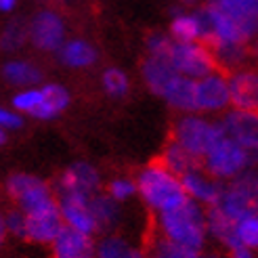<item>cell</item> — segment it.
<instances>
[{
  "mask_svg": "<svg viewBox=\"0 0 258 258\" xmlns=\"http://www.w3.org/2000/svg\"><path fill=\"white\" fill-rule=\"evenodd\" d=\"M137 189L145 204L158 212L172 210L189 200V193L185 191L180 176L166 168L158 158L139 172Z\"/></svg>",
  "mask_w": 258,
  "mask_h": 258,
  "instance_id": "cell-1",
  "label": "cell"
},
{
  "mask_svg": "<svg viewBox=\"0 0 258 258\" xmlns=\"http://www.w3.org/2000/svg\"><path fill=\"white\" fill-rule=\"evenodd\" d=\"M158 229L166 237L189 248L202 250L206 231H208V214L202 210L198 200L189 198L172 210H164L158 216Z\"/></svg>",
  "mask_w": 258,
  "mask_h": 258,
  "instance_id": "cell-2",
  "label": "cell"
},
{
  "mask_svg": "<svg viewBox=\"0 0 258 258\" xmlns=\"http://www.w3.org/2000/svg\"><path fill=\"white\" fill-rule=\"evenodd\" d=\"M231 221H243L246 216L258 214V170H246L223 187L221 198L214 204Z\"/></svg>",
  "mask_w": 258,
  "mask_h": 258,
  "instance_id": "cell-3",
  "label": "cell"
},
{
  "mask_svg": "<svg viewBox=\"0 0 258 258\" xmlns=\"http://www.w3.org/2000/svg\"><path fill=\"white\" fill-rule=\"evenodd\" d=\"M256 156L237 141L223 135L204 156V170L218 178H235L254 164Z\"/></svg>",
  "mask_w": 258,
  "mask_h": 258,
  "instance_id": "cell-4",
  "label": "cell"
},
{
  "mask_svg": "<svg viewBox=\"0 0 258 258\" xmlns=\"http://www.w3.org/2000/svg\"><path fill=\"white\" fill-rule=\"evenodd\" d=\"M70 105V93L61 84H46L42 88H28L13 97V107L36 120H50Z\"/></svg>",
  "mask_w": 258,
  "mask_h": 258,
  "instance_id": "cell-5",
  "label": "cell"
},
{
  "mask_svg": "<svg viewBox=\"0 0 258 258\" xmlns=\"http://www.w3.org/2000/svg\"><path fill=\"white\" fill-rule=\"evenodd\" d=\"M223 135L225 131L221 124L206 122L198 115H183L172 126V141H176L178 145H183L187 151L202 160Z\"/></svg>",
  "mask_w": 258,
  "mask_h": 258,
  "instance_id": "cell-6",
  "label": "cell"
},
{
  "mask_svg": "<svg viewBox=\"0 0 258 258\" xmlns=\"http://www.w3.org/2000/svg\"><path fill=\"white\" fill-rule=\"evenodd\" d=\"M166 59L172 63V68L178 74L189 76L193 80L210 76L214 72H221L214 55L210 53V48L204 42H178V40H174Z\"/></svg>",
  "mask_w": 258,
  "mask_h": 258,
  "instance_id": "cell-7",
  "label": "cell"
},
{
  "mask_svg": "<svg viewBox=\"0 0 258 258\" xmlns=\"http://www.w3.org/2000/svg\"><path fill=\"white\" fill-rule=\"evenodd\" d=\"M7 193L9 198L15 202L19 208L30 214L42 206L50 204L53 200H57L55 191L50 189L44 180H40L38 176H32V174H11L7 178Z\"/></svg>",
  "mask_w": 258,
  "mask_h": 258,
  "instance_id": "cell-8",
  "label": "cell"
},
{
  "mask_svg": "<svg viewBox=\"0 0 258 258\" xmlns=\"http://www.w3.org/2000/svg\"><path fill=\"white\" fill-rule=\"evenodd\" d=\"M63 214L59 200L25 214V239L36 243H53L63 229Z\"/></svg>",
  "mask_w": 258,
  "mask_h": 258,
  "instance_id": "cell-9",
  "label": "cell"
},
{
  "mask_svg": "<svg viewBox=\"0 0 258 258\" xmlns=\"http://www.w3.org/2000/svg\"><path fill=\"white\" fill-rule=\"evenodd\" d=\"M63 38H66V23L57 11H38L30 21V40L38 50H57L63 46Z\"/></svg>",
  "mask_w": 258,
  "mask_h": 258,
  "instance_id": "cell-10",
  "label": "cell"
},
{
  "mask_svg": "<svg viewBox=\"0 0 258 258\" xmlns=\"http://www.w3.org/2000/svg\"><path fill=\"white\" fill-rule=\"evenodd\" d=\"M231 103L227 74L214 72L196 80V111H218Z\"/></svg>",
  "mask_w": 258,
  "mask_h": 258,
  "instance_id": "cell-11",
  "label": "cell"
},
{
  "mask_svg": "<svg viewBox=\"0 0 258 258\" xmlns=\"http://www.w3.org/2000/svg\"><path fill=\"white\" fill-rule=\"evenodd\" d=\"M57 200L61 206V214L66 225L74 227L82 231V233L93 235L95 231H99V225L95 221V214L90 210V196H84V193H57Z\"/></svg>",
  "mask_w": 258,
  "mask_h": 258,
  "instance_id": "cell-12",
  "label": "cell"
},
{
  "mask_svg": "<svg viewBox=\"0 0 258 258\" xmlns=\"http://www.w3.org/2000/svg\"><path fill=\"white\" fill-rule=\"evenodd\" d=\"M221 126L227 137L237 141L248 151L258 153V113L256 111L235 109L225 115Z\"/></svg>",
  "mask_w": 258,
  "mask_h": 258,
  "instance_id": "cell-13",
  "label": "cell"
},
{
  "mask_svg": "<svg viewBox=\"0 0 258 258\" xmlns=\"http://www.w3.org/2000/svg\"><path fill=\"white\" fill-rule=\"evenodd\" d=\"M227 80L231 90V103L235 105V109L258 113V70L246 68L239 72H231L227 74Z\"/></svg>",
  "mask_w": 258,
  "mask_h": 258,
  "instance_id": "cell-14",
  "label": "cell"
},
{
  "mask_svg": "<svg viewBox=\"0 0 258 258\" xmlns=\"http://www.w3.org/2000/svg\"><path fill=\"white\" fill-rule=\"evenodd\" d=\"M95 243L88 233L63 225L53 241V258H95Z\"/></svg>",
  "mask_w": 258,
  "mask_h": 258,
  "instance_id": "cell-15",
  "label": "cell"
},
{
  "mask_svg": "<svg viewBox=\"0 0 258 258\" xmlns=\"http://www.w3.org/2000/svg\"><path fill=\"white\" fill-rule=\"evenodd\" d=\"M99 189V172L93 168L90 164L78 162L70 166V168L63 172L57 183H55V196L57 193H84V196H93Z\"/></svg>",
  "mask_w": 258,
  "mask_h": 258,
  "instance_id": "cell-16",
  "label": "cell"
},
{
  "mask_svg": "<svg viewBox=\"0 0 258 258\" xmlns=\"http://www.w3.org/2000/svg\"><path fill=\"white\" fill-rule=\"evenodd\" d=\"M208 3L235 19L248 42L258 36V0H208Z\"/></svg>",
  "mask_w": 258,
  "mask_h": 258,
  "instance_id": "cell-17",
  "label": "cell"
},
{
  "mask_svg": "<svg viewBox=\"0 0 258 258\" xmlns=\"http://www.w3.org/2000/svg\"><path fill=\"white\" fill-rule=\"evenodd\" d=\"M180 180H183V187L189 193V198L198 200L200 204L214 206L218 202V198H221L223 187L218 183H214L212 174H206L204 168H196V170L185 172L180 176Z\"/></svg>",
  "mask_w": 258,
  "mask_h": 258,
  "instance_id": "cell-18",
  "label": "cell"
},
{
  "mask_svg": "<svg viewBox=\"0 0 258 258\" xmlns=\"http://www.w3.org/2000/svg\"><path fill=\"white\" fill-rule=\"evenodd\" d=\"M141 72H143V80L145 84L151 88V93L156 95H164V90L168 88V84L176 78V70L172 68V63L166 57H158V55H149L141 63Z\"/></svg>",
  "mask_w": 258,
  "mask_h": 258,
  "instance_id": "cell-19",
  "label": "cell"
},
{
  "mask_svg": "<svg viewBox=\"0 0 258 258\" xmlns=\"http://www.w3.org/2000/svg\"><path fill=\"white\" fill-rule=\"evenodd\" d=\"M145 248L151 258H200V250L166 237L158 229V225H156V231H151L147 235Z\"/></svg>",
  "mask_w": 258,
  "mask_h": 258,
  "instance_id": "cell-20",
  "label": "cell"
},
{
  "mask_svg": "<svg viewBox=\"0 0 258 258\" xmlns=\"http://www.w3.org/2000/svg\"><path fill=\"white\" fill-rule=\"evenodd\" d=\"M206 214H208V231H210V235L216 237L227 250H235V248L243 246V243L239 241V235H237V223L231 221V218L218 208V206H208V212Z\"/></svg>",
  "mask_w": 258,
  "mask_h": 258,
  "instance_id": "cell-21",
  "label": "cell"
},
{
  "mask_svg": "<svg viewBox=\"0 0 258 258\" xmlns=\"http://www.w3.org/2000/svg\"><path fill=\"white\" fill-rule=\"evenodd\" d=\"M168 105L178 111H196V80L189 76L176 74V78L168 84V88L162 95Z\"/></svg>",
  "mask_w": 258,
  "mask_h": 258,
  "instance_id": "cell-22",
  "label": "cell"
},
{
  "mask_svg": "<svg viewBox=\"0 0 258 258\" xmlns=\"http://www.w3.org/2000/svg\"><path fill=\"white\" fill-rule=\"evenodd\" d=\"M158 160L166 166L168 170H172L174 174L183 176L189 170H196V168H204V160L193 156L191 151H187L183 145H178L176 141L170 139V143L164 147L162 156H158Z\"/></svg>",
  "mask_w": 258,
  "mask_h": 258,
  "instance_id": "cell-23",
  "label": "cell"
},
{
  "mask_svg": "<svg viewBox=\"0 0 258 258\" xmlns=\"http://www.w3.org/2000/svg\"><path fill=\"white\" fill-rule=\"evenodd\" d=\"M59 61L63 63V66L74 68V70L90 68L97 61V50L90 42L74 38V40L66 42L59 48Z\"/></svg>",
  "mask_w": 258,
  "mask_h": 258,
  "instance_id": "cell-24",
  "label": "cell"
},
{
  "mask_svg": "<svg viewBox=\"0 0 258 258\" xmlns=\"http://www.w3.org/2000/svg\"><path fill=\"white\" fill-rule=\"evenodd\" d=\"M3 76H5V82H9L11 86H21V88L34 86V84H38L42 80V72L28 61H9V63H5Z\"/></svg>",
  "mask_w": 258,
  "mask_h": 258,
  "instance_id": "cell-25",
  "label": "cell"
},
{
  "mask_svg": "<svg viewBox=\"0 0 258 258\" xmlns=\"http://www.w3.org/2000/svg\"><path fill=\"white\" fill-rule=\"evenodd\" d=\"M88 202H90V210H93V214H95V221H97L99 229L111 227L115 223V218H118V214H120L118 200H113L109 193H107V196L93 193Z\"/></svg>",
  "mask_w": 258,
  "mask_h": 258,
  "instance_id": "cell-26",
  "label": "cell"
},
{
  "mask_svg": "<svg viewBox=\"0 0 258 258\" xmlns=\"http://www.w3.org/2000/svg\"><path fill=\"white\" fill-rule=\"evenodd\" d=\"M97 258H145V252L131 246L126 239L118 235H109L99 243Z\"/></svg>",
  "mask_w": 258,
  "mask_h": 258,
  "instance_id": "cell-27",
  "label": "cell"
},
{
  "mask_svg": "<svg viewBox=\"0 0 258 258\" xmlns=\"http://www.w3.org/2000/svg\"><path fill=\"white\" fill-rule=\"evenodd\" d=\"M170 34L178 42H200L204 30L198 13L196 15H176L170 25Z\"/></svg>",
  "mask_w": 258,
  "mask_h": 258,
  "instance_id": "cell-28",
  "label": "cell"
},
{
  "mask_svg": "<svg viewBox=\"0 0 258 258\" xmlns=\"http://www.w3.org/2000/svg\"><path fill=\"white\" fill-rule=\"evenodd\" d=\"M30 38V25H25L23 19H13L5 25V32H3V48L7 53H15L19 50L25 40Z\"/></svg>",
  "mask_w": 258,
  "mask_h": 258,
  "instance_id": "cell-29",
  "label": "cell"
},
{
  "mask_svg": "<svg viewBox=\"0 0 258 258\" xmlns=\"http://www.w3.org/2000/svg\"><path fill=\"white\" fill-rule=\"evenodd\" d=\"M103 88H105V93L109 97H115V99H122L128 95V88H131V84H128V78L126 74L115 70V68H109L103 72Z\"/></svg>",
  "mask_w": 258,
  "mask_h": 258,
  "instance_id": "cell-30",
  "label": "cell"
},
{
  "mask_svg": "<svg viewBox=\"0 0 258 258\" xmlns=\"http://www.w3.org/2000/svg\"><path fill=\"white\" fill-rule=\"evenodd\" d=\"M237 235L246 248L258 250V214L246 216L243 221L237 223Z\"/></svg>",
  "mask_w": 258,
  "mask_h": 258,
  "instance_id": "cell-31",
  "label": "cell"
},
{
  "mask_svg": "<svg viewBox=\"0 0 258 258\" xmlns=\"http://www.w3.org/2000/svg\"><path fill=\"white\" fill-rule=\"evenodd\" d=\"M3 231L25 239V212L21 208L17 210H7L3 216Z\"/></svg>",
  "mask_w": 258,
  "mask_h": 258,
  "instance_id": "cell-32",
  "label": "cell"
},
{
  "mask_svg": "<svg viewBox=\"0 0 258 258\" xmlns=\"http://www.w3.org/2000/svg\"><path fill=\"white\" fill-rule=\"evenodd\" d=\"M172 42H174L172 38L164 36L162 32H151L145 38V46L149 50V55H158V57H166V55H168Z\"/></svg>",
  "mask_w": 258,
  "mask_h": 258,
  "instance_id": "cell-33",
  "label": "cell"
},
{
  "mask_svg": "<svg viewBox=\"0 0 258 258\" xmlns=\"http://www.w3.org/2000/svg\"><path fill=\"white\" fill-rule=\"evenodd\" d=\"M135 191H139L137 185L131 183V180H124V178H115V180H111V183L107 185V193L113 200H118V202H124L128 198H133Z\"/></svg>",
  "mask_w": 258,
  "mask_h": 258,
  "instance_id": "cell-34",
  "label": "cell"
},
{
  "mask_svg": "<svg viewBox=\"0 0 258 258\" xmlns=\"http://www.w3.org/2000/svg\"><path fill=\"white\" fill-rule=\"evenodd\" d=\"M0 122H3V128H21L23 126V118L17 113H13L11 109H3L0 111Z\"/></svg>",
  "mask_w": 258,
  "mask_h": 258,
  "instance_id": "cell-35",
  "label": "cell"
},
{
  "mask_svg": "<svg viewBox=\"0 0 258 258\" xmlns=\"http://www.w3.org/2000/svg\"><path fill=\"white\" fill-rule=\"evenodd\" d=\"M229 258H256L254 250L252 248H246V246H241V248H235V250H229Z\"/></svg>",
  "mask_w": 258,
  "mask_h": 258,
  "instance_id": "cell-36",
  "label": "cell"
},
{
  "mask_svg": "<svg viewBox=\"0 0 258 258\" xmlns=\"http://www.w3.org/2000/svg\"><path fill=\"white\" fill-rule=\"evenodd\" d=\"M17 0H0V7H3V11H11L13 7H15Z\"/></svg>",
  "mask_w": 258,
  "mask_h": 258,
  "instance_id": "cell-37",
  "label": "cell"
},
{
  "mask_svg": "<svg viewBox=\"0 0 258 258\" xmlns=\"http://www.w3.org/2000/svg\"><path fill=\"white\" fill-rule=\"evenodd\" d=\"M250 48H252V53H254V59H256V63H258V36H256L254 40L250 42Z\"/></svg>",
  "mask_w": 258,
  "mask_h": 258,
  "instance_id": "cell-38",
  "label": "cell"
},
{
  "mask_svg": "<svg viewBox=\"0 0 258 258\" xmlns=\"http://www.w3.org/2000/svg\"><path fill=\"white\" fill-rule=\"evenodd\" d=\"M53 3H57V5H68V3H72V0H53Z\"/></svg>",
  "mask_w": 258,
  "mask_h": 258,
  "instance_id": "cell-39",
  "label": "cell"
},
{
  "mask_svg": "<svg viewBox=\"0 0 258 258\" xmlns=\"http://www.w3.org/2000/svg\"><path fill=\"white\" fill-rule=\"evenodd\" d=\"M178 3H183V5H193L196 0H178Z\"/></svg>",
  "mask_w": 258,
  "mask_h": 258,
  "instance_id": "cell-40",
  "label": "cell"
},
{
  "mask_svg": "<svg viewBox=\"0 0 258 258\" xmlns=\"http://www.w3.org/2000/svg\"><path fill=\"white\" fill-rule=\"evenodd\" d=\"M206 258H221V256H216V254H212V256H206Z\"/></svg>",
  "mask_w": 258,
  "mask_h": 258,
  "instance_id": "cell-41",
  "label": "cell"
}]
</instances>
